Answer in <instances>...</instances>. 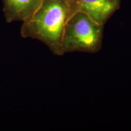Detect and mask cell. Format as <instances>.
Wrapping results in <instances>:
<instances>
[{
    "mask_svg": "<svg viewBox=\"0 0 131 131\" xmlns=\"http://www.w3.org/2000/svg\"><path fill=\"white\" fill-rule=\"evenodd\" d=\"M78 8L75 0H43L30 18L23 22V38L45 44L54 55L61 56V40L66 24Z\"/></svg>",
    "mask_w": 131,
    "mask_h": 131,
    "instance_id": "6da1fadb",
    "label": "cell"
},
{
    "mask_svg": "<svg viewBox=\"0 0 131 131\" xmlns=\"http://www.w3.org/2000/svg\"><path fill=\"white\" fill-rule=\"evenodd\" d=\"M104 25L78 11L66 24L61 40V54L73 52L94 53L102 47Z\"/></svg>",
    "mask_w": 131,
    "mask_h": 131,
    "instance_id": "7a4b0ae2",
    "label": "cell"
},
{
    "mask_svg": "<svg viewBox=\"0 0 131 131\" xmlns=\"http://www.w3.org/2000/svg\"><path fill=\"white\" fill-rule=\"evenodd\" d=\"M78 10L97 23L104 25L120 7L121 0H75Z\"/></svg>",
    "mask_w": 131,
    "mask_h": 131,
    "instance_id": "3957f363",
    "label": "cell"
},
{
    "mask_svg": "<svg viewBox=\"0 0 131 131\" xmlns=\"http://www.w3.org/2000/svg\"><path fill=\"white\" fill-rule=\"evenodd\" d=\"M43 0H3V12L7 23L30 18Z\"/></svg>",
    "mask_w": 131,
    "mask_h": 131,
    "instance_id": "277c9868",
    "label": "cell"
}]
</instances>
